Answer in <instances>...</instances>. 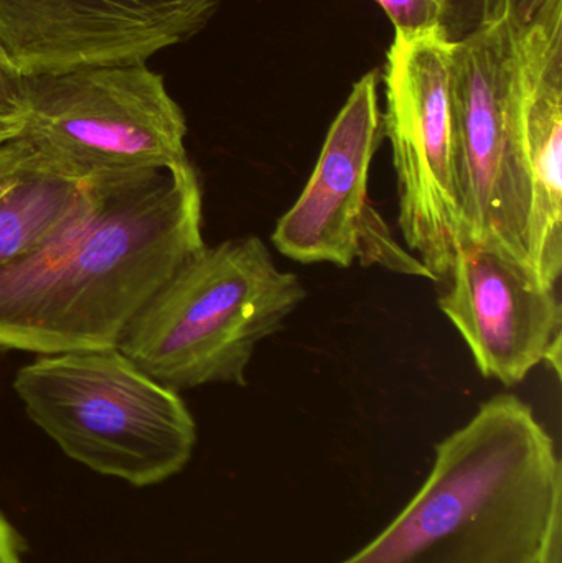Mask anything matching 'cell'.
<instances>
[{"mask_svg": "<svg viewBox=\"0 0 562 563\" xmlns=\"http://www.w3.org/2000/svg\"><path fill=\"white\" fill-rule=\"evenodd\" d=\"M562 503L554 508L535 563H561Z\"/></svg>", "mask_w": 562, "mask_h": 563, "instance_id": "16", "label": "cell"}, {"mask_svg": "<svg viewBox=\"0 0 562 563\" xmlns=\"http://www.w3.org/2000/svg\"><path fill=\"white\" fill-rule=\"evenodd\" d=\"M95 177L22 132L0 142V269L48 246L79 213Z\"/></svg>", "mask_w": 562, "mask_h": 563, "instance_id": "12", "label": "cell"}, {"mask_svg": "<svg viewBox=\"0 0 562 563\" xmlns=\"http://www.w3.org/2000/svg\"><path fill=\"white\" fill-rule=\"evenodd\" d=\"M256 236L198 251L135 314L118 350L174 390L246 386L254 351L306 300Z\"/></svg>", "mask_w": 562, "mask_h": 563, "instance_id": "3", "label": "cell"}, {"mask_svg": "<svg viewBox=\"0 0 562 563\" xmlns=\"http://www.w3.org/2000/svg\"><path fill=\"white\" fill-rule=\"evenodd\" d=\"M395 33H422L445 26L452 0H376Z\"/></svg>", "mask_w": 562, "mask_h": 563, "instance_id": "13", "label": "cell"}, {"mask_svg": "<svg viewBox=\"0 0 562 563\" xmlns=\"http://www.w3.org/2000/svg\"><path fill=\"white\" fill-rule=\"evenodd\" d=\"M190 162L99 174L79 213L38 253L0 269V347H118L135 314L207 244Z\"/></svg>", "mask_w": 562, "mask_h": 563, "instance_id": "1", "label": "cell"}, {"mask_svg": "<svg viewBox=\"0 0 562 563\" xmlns=\"http://www.w3.org/2000/svg\"><path fill=\"white\" fill-rule=\"evenodd\" d=\"M510 35L504 16L455 40L451 118L461 244H481L535 279L531 185L508 89ZM537 280V279H535Z\"/></svg>", "mask_w": 562, "mask_h": 563, "instance_id": "5", "label": "cell"}, {"mask_svg": "<svg viewBox=\"0 0 562 563\" xmlns=\"http://www.w3.org/2000/svg\"><path fill=\"white\" fill-rule=\"evenodd\" d=\"M439 308L467 343L482 376L511 387L561 343L557 288L481 244L464 243L444 282Z\"/></svg>", "mask_w": 562, "mask_h": 563, "instance_id": "10", "label": "cell"}, {"mask_svg": "<svg viewBox=\"0 0 562 563\" xmlns=\"http://www.w3.org/2000/svg\"><path fill=\"white\" fill-rule=\"evenodd\" d=\"M22 128V115H0V142L19 134Z\"/></svg>", "mask_w": 562, "mask_h": 563, "instance_id": "18", "label": "cell"}, {"mask_svg": "<svg viewBox=\"0 0 562 563\" xmlns=\"http://www.w3.org/2000/svg\"><path fill=\"white\" fill-rule=\"evenodd\" d=\"M26 416L75 462L134 486L177 475L197 445L180 394L118 347L40 354L16 373Z\"/></svg>", "mask_w": 562, "mask_h": 563, "instance_id": "4", "label": "cell"}, {"mask_svg": "<svg viewBox=\"0 0 562 563\" xmlns=\"http://www.w3.org/2000/svg\"><path fill=\"white\" fill-rule=\"evenodd\" d=\"M22 134L89 175L187 164V119L147 63L23 78Z\"/></svg>", "mask_w": 562, "mask_h": 563, "instance_id": "6", "label": "cell"}, {"mask_svg": "<svg viewBox=\"0 0 562 563\" xmlns=\"http://www.w3.org/2000/svg\"><path fill=\"white\" fill-rule=\"evenodd\" d=\"M20 539L15 529L0 515V563H22Z\"/></svg>", "mask_w": 562, "mask_h": 563, "instance_id": "17", "label": "cell"}, {"mask_svg": "<svg viewBox=\"0 0 562 563\" xmlns=\"http://www.w3.org/2000/svg\"><path fill=\"white\" fill-rule=\"evenodd\" d=\"M560 503L553 437L525 400L500 394L436 445L408 506L340 563H535Z\"/></svg>", "mask_w": 562, "mask_h": 563, "instance_id": "2", "label": "cell"}, {"mask_svg": "<svg viewBox=\"0 0 562 563\" xmlns=\"http://www.w3.org/2000/svg\"><path fill=\"white\" fill-rule=\"evenodd\" d=\"M217 0H0V56L20 78L147 63L207 25Z\"/></svg>", "mask_w": 562, "mask_h": 563, "instance_id": "9", "label": "cell"}, {"mask_svg": "<svg viewBox=\"0 0 562 563\" xmlns=\"http://www.w3.org/2000/svg\"><path fill=\"white\" fill-rule=\"evenodd\" d=\"M454 43L448 26L395 33L383 73L382 125L392 142L399 228L406 246L438 284L451 276L461 246L452 155Z\"/></svg>", "mask_w": 562, "mask_h": 563, "instance_id": "7", "label": "cell"}, {"mask_svg": "<svg viewBox=\"0 0 562 563\" xmlns=\"http://www.w3.org/2000/svg\"><path fill=\"white\" fill-rule=\"evenodd\" d=\"M378 75L366 73L330 125L319 161L300 197L271 234L274 247L300 264H373L431 279L409 256L368 198L370 168L382 139Z\"/></svg>", "mask_w": 562, "mask_h": 563, "instance_id": "8", "label": "cell"}, {"mask_svg": "<svg viewBox=\"0 0 562 563\" xmlns=\"http://www.w3.org/2000/svg\"><path fill=\"white\" fill-rule=\"evenodd\" d=\"M510 35L508 89L531 185L535 279L557 288L562 271V0Z\"/></svg>", "mask_w": 562, "mask_h": 563, "instance_id": "11", "label": "cell"}, {"mask_svg": "<svg viewBox=\"0 0 562 563\" xmlns=\"http://www.w3.org/2000/svg\"><path fill=\"white\" fill-rule=\"evenodd\" d=\"M551 0H492L484 16L502 15L511 35L524 32Z\"/></svg>", "mask_w": 562, "mask_h": 563, "instance_id": "14", "label": "cell"}, {"mask_svg": "<svg viewBox=\"0 0 562 563\" xmlns=\"http://www.w3.org/2000/svg\"><path fill=\"white\" fill-rule=\"evenodd\" d=\"M22 82L23 78L10 71L0 56V115H22Z\"/></svg>", "mask_w": 562, "mask_h": 563, "instance_id": "15", "label": "cell"}]
</instances>
